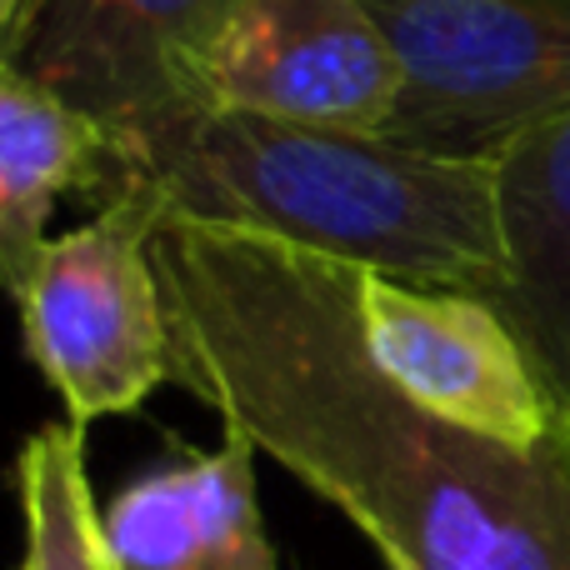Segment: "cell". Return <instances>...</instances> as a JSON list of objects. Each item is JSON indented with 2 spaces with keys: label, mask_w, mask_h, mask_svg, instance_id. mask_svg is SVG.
<instances>
[{
  "label": "cell",
  "mask_w": 570,
  "mask_h": 570,
  "mask_svg": "<svg viewBox=\"0 0 570 570\" xmlns=\"http://www.w3.org/2000/svg\"><path fill=\"white\" fill-rule=\"evenodd\" d=\"M170 381L345 511L385 570H570V415L515 451L415 405L365 351L361 271L160 226Z\"/></svg>",
  "instance_id": "6da1fadb"
},
{
  "label": "cell",
  "mask_w": 570,
  "mask_h": 570,
  "mask_svg": "<svg viewBox=\"0 0 570 570\" xmlns=\"http://www.w3.org/2000/svg\"><path fill=\"white\" fill-rule=\"evenodd\" d=\"M190 100L381 136L395 60L365 0H240L200 60Z\"/></svg>",
  "instance_id": "5b68a950"
},
{
  "label": "cell",
  "mask_w": 570,
  "mask_h": 570,
  "mask_svg": "<svg viewBox=\"0 0 570 570\" xmlns=\"http://www.w3.org/2000/svg\"><path fill=\"white\" fill-rule=\"evenodd\" d=\"M36 6V0H0V40L10 36V30L20 26V20H26V10Z\"/></svg>",
  "instance_id": "7c38bea8"
},
{
  "label": "cell",
  "mask_w": 570,
  "mask_h": 570,
  "mask_svg": "<svg viewBox=\"0 0 570 570\" xmlns=\"http://www.w3.org/2000/svg\"><path fill=\"white\" fill-rule=\"evenodd\" d=\"M395 60L381 136L445 160H495L570 110V0H365Z\"/></svg>",
  "instance_id": "3957f363"
},
{
  "label": "cell",
  "mask_w": 570,
  "mask_h": 570,
  "mask_svg": "<svg viewBox=\"0 0 570 570\" xmlns=\"http://www.w3.org/2000/svg\"><path fill=\"white\" fill-rule=\"evenodd\" d=\"M240 0H36L0 56L116 136L190 100Z\"/></svg>",
  "instance_id": "52a82bcc"
},
{
  "label": "cell",
  "mask_w": 570,
  "mask_h": 570,
  "mask_svg": "<svg viewBox=\"0 0 570 570\" xmlns=\"http://www.w3.org/2000/svg\"><path fill=\"white\" fill-rule=\"evenodd\" d=\"M361 331L371 361L415 405L471 435L531 451L566 421L511 325L481 295L361 271Z\"/></svg>",
  "instance_id": "8992f818"
},
{
  "label": "cell",
  "mask_w": 570,
  "mask_h": 570,
  "mask_svg": "<svg viewBox=\"0 0 570 570\" xmlns=\"http://www.w3.org/2000/svg\"><path fill=\"white\" fill-rule=\"evenodd\" d=\"M160 216L120 190L70 236H50L10 291L36 371L76 425L130 415L170 381V311L156 271Z\"/></svg>",
  "instance_id": "277c9868"
},
{
  "label": "cell",
  "mask_w": 570,
  "mask_h": 570,
  "mask_svg": "<svg viewBox=\"0 0 570 570\" xmlns=\"http://www.w3.org/2000/svg\"><path fill=\"white\" fill-rule=\"evenodd\" d=\"M120 570H276V546L256 505V445L226 431L220 451L130 481L106 511Z\"/></svg>",
  "instance_id": "9c48e42d"
},
{
  "label": "cell",
  "mask_w": 570,
  "mask_h": 570,
  "mask_svg": "<svg viewBox=\"0 0 570 570\" xmlns=\"http://www.w3.org/2000/svg\"><path fill=\"white\" fill-rule=\"evenodd\" d=\"M116 136L0 56V291H16L46 250L60 196H116Z\"/></svg>",
  "instance_id": "30bf717a"
},
{
  "label": "cell",
  "mask_w": 570,
  "mask_h": 570,
  "mask_svg": "<svg viewBox=\"0 0 570 570\" xmlns=\"http://www.w3.org/2000/svg\"><path fill=\"white\" fill-rule=\"evenodd\" d=\"M16 495L26 525L16 570H120L90 491L86 425H40L16 455Z\"/></svg>",
  "instance_id": "8fae6325"
},
{
  "label": "cell",
  "mask_w": 570,
  "mask_h": 570,
  "mask_svg": "<svg viewBox=\"0 0 570 570\" xmlns=\"http://www.w3.org/2000/svg\"><path fill=\"white\" fill-rule=\"evenodd\" d=\"M116 196H146L160 226L246 230L481 301L505 281L495 160L421 156L385 136L291 126L206 100L116 130Z\"/></svg>",
  "instance_id": "7a4b0ae2"
},
{
  "label": "cell",
  "mask_w": 570,
  "mask_h": 570,
  "mask_svg": "<svg viewBox=\"0 0 570 570\" xmlns=\"http://www.w3.org/2000/svg\"><path fill=\"white\" fill-rule=\"evenodd\" d=\"M505 281L491 295L556 411L570 415V110L495 156Z\"/></svg>",
  "instance_id": "ba28073f"
}]
</instances>
